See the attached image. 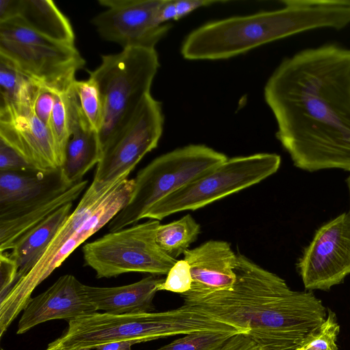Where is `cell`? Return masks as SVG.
Masks as SVG:
<instances>
[{
    "label": "cell",
    "mask_w": 350,
    "mask_h": 350,
    "mask_svg": "<svg viewBox=\"0 0 350 350\" xmlns=\"http://www.w3.org/2000/svg\"><path fill=\"white\" fill-rule=\"evenodd\" d=\"M264 97L296 167L350 172V49L330 42L285 57Z\"/></svg>",
    "instance_id": "cell-1"
},
{
    "label": "cell",
    "mask_w": 350,
    "mask_h": 350,
    "mask_svg": "<svg viewBox=\"0 0 350 350\" xmlns=\"http://www.w3.org/2000/svg\"><path fill=\"white\" fill-rule=\"evenodd\" d=\"M236 280L207 295L182 294L184 304L245 332L265 350H299L326 319L311 291H294L285 280L237 254Z\"/></svg>",
    "instance_id": "cell-2"
},
{
    "label": "cell",
    "mask_w": 350,
    "mask_h": 350,
    "mask_svg": "<svg viewBox=\"0 0 350 350\" xmlns=\"http://www.w3.org/2000/svg\"><path fill=\"white\" fill-rule=\"evenodd\" d=\"M282 8L206 23L184 39L180 53L189 60L228 59L306 31L344 29L350 24V0H283Z\"/></svg>",
    "instance_id": "cell-3"
},
{
    "label": "cell",
    "mask_w": 350,
    "mask_h": 350,
    "mask_svg": "<svg viewBox=\"0 0 350 350\" xmlns=\"http://www.w3.org/2000/svg\"><path fill=\"white\" fill-rule=\"evenodd\" d=\"M234 327L193 306L183 304L164 312L116 315L95 312L68 321L59 338L70 349H94L111 342L137 340L141 342L198 332L233 334Z\"/></svg>",
    "instance_id": "cell-4"
},
{
    "label": "cell",
    "mask_w": 350,
    "mask_h": 350,
    "mask_svg": "<svg viewBox=\"0 0 350 350\" xmlns=\"http://www.w3.org/2000/svg\"><path fill=\"white\" fill-rule=\"evenodd\" d=\"M159 67L155 49L127 48L102 55L100 64L88 70L98 86L103 103V120L98 133L103 152L150 94Z\"/></svg>",
    "instance_id": "cell-5"
},
{
    "label": "cell",
    "mask_w": 350,
    "mask_h": 350,
    "mask_svg": "<svg viewBox=\"0 0 350 350\" xmlns=\"http://www.w3.org/2000/svg\"><path fill=\"white\" fill-rule=\"evenodd\" d=\"M228 159L214 149L191 144L161 155L137 173L128 202L108 223L109 232L143 219L158 201Z\"/></svg>",
    "instance_id": "cell-6"
},
{
    "label": "cell",
    "mask_w": 350,
    "mask_h": 350,
    "mask_svg": "<svg viewBox=\"0 0 350 350\" xmlns=\"http://www.w3.org/2000/svg\"><path fill=\"white\" fill-rule=\"evenodd\" d=\"M0 57L33 81L56 91L70 87L85 63L75 45L47 38L16 17L0 22Z\"/></svg>",
    "instance_id": "cell-7"
},
{
    "label": "cell",
    "mask_w": 350,
    "mask_h": 350,
    "mask_svg": "<svg viewBox=\"0 0 350 350\" xmlns=\"http://www.w3.org/2000/svg\"><path fill=\"white\" fill-rule=\"evenodd\" d=\"M281 157L258 153L228 159L155 203L143 219L161 220L183 211H195L257 184L275 174Z\"/></svg>",
    "instance_id": "cell-8"
},
{
    "label": "cell",
    "mask_w": 350,
    "mask_h": 350,
    "mask_svg": "<svg viewBox=\"0 0 350 350\" xmlns=\"http://www.w3.org/2000/svg\"><path fill=\"white\" fill-rule=\"evenodd\" d=\"M159 220L149 219L121 230L109 232L82 247L85 265L97 278H109L131 273L167 274L178 260L157 244Z\"/></svg>",
    "instance_id": "cell-9"
},
{
    "label": "cell",
    "mask_w": 350,
    "mask_h": 350,
    "mask_svg": "<svg viewBox=\"0 0 350 350\" xmlns=\"http://www.w3.org/2000/svg\"><path fill=\"white\" fill-rule=\"evenodd\" d=\"M163 126L162 104L150 94L104 149L92 183L101 189L129 176L142 159L157 148Z\"/></svg>",
    "instance_id": "cell-10"
},
{
    "label": "cell",
    "mask_w": 350,
    "mask_h": 350,
    "mask_svg": "<svg viewBox=\"0 0 350 350\" xmlns=\"http://www.w3.org/2000/svg\"><path fill=\"white\" fill-rule=\"evenodd\" d=\"M304 287L328 291L350 275V213L320 226L297 264Z\"/></svg>",
    "instance_id": "cell-11"
},
{
    "label": "cell",
    "mask_w": 350,
    "mask_h": 350,
    "mask_svg": "<svg viewBox=\"0 0 350 350\" xmlns=\"http://www.w3.org/2000/svg\"><path fill=\"white\" fill-rule=\"evenodd\" d=\"M163 0H98L106 9L92 20L105 40L127 48L155 49L172 27L160 24L158 11Z\"/></svg>",
    "instance_id": "cell-12"
},
{
    "label": "cell",
    "mask_w": 350,
    "mask_h": 350,
    "mask_svg": "<svg viewBox=\"0 0 350 350\" xmlns=\"http://www.w3.org/2000/svg\"><path fill=\"white\" fill-rule=\"evenodd\" d=\"M134 187V179L119 180L102 201L94 213L63 244L43 266L31 269L14 284L1 305L10 313L18 315L29 301L35 288L88 238L108 224L126 204Z\"/></svg>",
    "instance_id": "cell-13"
},
{
    "label": "cell",
    "mask_w": 350,
    "mask_h": 350,
    "mask_svg": "<svg viewBox=\"0 0 350 350\" xmlns=\"http://www.w3.org/2000/svg\"><path fill=\"white\" fill-rule=\"evenodd\" d=\"M0 139L36 170L62 165L50 129L36 116L32 105L0 107Z\"/></svg>",
    "instance_id": "cell-14"
},
{
    "label": "cell",
    "mask_w": 350,
    "mask_h": 350,
    "mask_svg": "<svg viewBox=\"0 0 350 350\" xmlns=\"http://www.w3.org/2000/svg\"><path fill=\"white\" fill-rule=\"evenodd\" d=\"M81 283L70 274L59 277L47 290L31 298L23 309L17 334L42 323L54 319L68 321L97 312L90 302Z\"/></svg>",
    "instance_id": "cell-15"
},
{
    "label": "cell",
    "mask_w": 350,
    "mask_h": 350,
    "mask_svg": "<svg viewBox=\"0 0 350 350\" xmlns=\"http://www.w3.org/2000/svg\"><path fill=\"white\" fill-rule=\"evenodd\" d=\"M183 254L192 279L191 289L185 293L207 295L228 289L234 284L237 254L228 243L211 240Z\"/></svg>",
    "instance_id": "cell-16"
},
{
    "label": "cell",
    "mask_w": 350,
    "mask_h": 350,
    "mask_svg": "<svg viewBox=\"0 0 350 350\" xmlns=\"http://www.w3.org/2000/svg\"><path fill=\"white\" fill-rule=\"evenodd\" d=\"M60 168L0 172V217L38 203L69 189Z\"/></svg>",
    "instance_id": "cell-17"
},
{
    "label": "cell",
    "mask_w": 350,
    "mask_h": 350,
    "mask_svg": "<svg viewBox=\"0 0 350 350\" xmlns=\"http://www.w3.org/2000/svg\"><path fill=\"white\" fill-rule=\"evenodd\" d=\"M69 96L70 136L60 169L66 182L74 185L83 180V176L100 161L103 149L98 133L80 109L72 85Z\"/></svg>",
    "instance_id": "cell-18"
},
{
    "label": "cell",
    "mask_w": 350,
    "mask_h": 350,
    "mask_svg": "<svg viewBox=\"0 0 350 350\" xmlns=\"http://www.w3.org/2000/svg\"><path fill=\"white\" fill-rule=\"evenodd\" d=\"M12 17L55 41L75 45L72 25L53 1L0 0V21Z\"/></svg>",
    "instance_id": "cell-19"
},
{
    "label": "cell",
    "mask_w": 350,
    "mask_h": 350,
    "mask_svg": "<svg viewBox=\"0 0 350 350\" xmlns=\"http://www.w3.org/2000/svg\"><path fill=\"white\" fill-rule=\"evenodd\" d=\"M164 279L150 275L133 284L116 287L83 285L84 292L96 310L120 315L152 312L153 299Z\"/></svg>",
    "instance_id": "cell-20"
},
{
    "label": "cell",
    "mask_w": 350,
    "mask_h": 350,
    "mask_svg": "<svg viewBox=\"0 0 350 350\" xmlns=\"http://www.w3.org/2000/svg\"><path fill=\"white\" fill-rule=\"evenodd\" d=\"M81 180L64 191L6 216L0 217V252L13 247L29 232L64 205L73 202L87 187Z\"/></svg>",
    "instance_id": "cell-21"
},
{
    "label": "cell",
    "mask_w": 350,
    "mask_h": 350,
    "mask_svg": "<svg viewBox=\"0 0 350 350\" xmlns=\"http://www.w3.org/2000/svg\"><path fill=\"white\" fill-rule=\"evenodd\" d=\"M72 204L73 202H70L59 208L13 247L9 256L16 262L18 268L15 283L23 278L41 258L59 228L72 213Z\"/></svg>",
    "instance_id": "cell-22"
},
{
    "label": "cell",
    "mask_w": 350,
    "mask_h": 350,
    "mask_svg": "<svg viewBox=\"0 0 350 350\" xmlns=\"http://www.w3.org/2000/svg\"><path fill=\"white\" fill-rule=\"evenodd\" d=\"M38 85L0 57V107L32 105Z\"/></svg>",
    "instance_id": "cell-23"
},
{
    "label": "cell",
    "mask_w": 350,
    "mask_h": 350,
    "mask_svg": "<svg viewBox=\"0 0 350 350\" xmlns=\"http://www.w3.org/2000/svg\"><path fill=\"white\" fill-rule=\"evenodd\" d=\"M200 232V224L187 214L178 220L160 225L156 240L167 254L176 259L197 239Z\"/></svg>",
    "instance_id": "cell-24"
},
{
    "label": "cell",
    "mask_w": 350,
    "mask_h": 350,
    "mask_svg": "<svg viewBox=\"0 0 350 350\" xmlns=\"http://www.w3.org/2000/svg\"><path fill=\"white\" fill-rule=\"evenodd\" d=\"M71 86L63 90L55 91L54 107L49 124L62 165L65 149L70 136L69 92Z\"/></svg>",
    "instance_id": "cell-25"
},
{
    "label": "cell",
    "mask_w": 350,
    "mask_h": 350,
    "mask_svg": "<svg viewBox=\"0 0 350 350\" xmlns=\"http://www.w3.org/2000/svg\"><path fill=\"white\" fill-rule=\"evenodd\" d=\"M80 109L91 126L99 133L103 120V107L98 86L89 77L86 80H75L72 84Z\"/></svg>",
    "instance_id": "cell-26"
},
{
    "label": "cell",
    "mask_w": 350,
    "mask_h": 350,
    "mask_svg": "<svg viewBox=\"0 0 350 350\" xmlns=\"http://www.w3.org/2000/svg\"><path fill=\"white\" fill-rule=\"evenodd\" d=\"M232 335L212 332L193 333L155 350H218Z\"/></svg>",
    "instance_id": "cell-27"
},
{
    "label": "cell",
    "mask_w": 350,
    "mask_h": 350,
    "mask_svg": "<svg viewBox=\"0 0 350 350\" xmlns=\"http://www.w3.org/2000/svg\"><path fill=\"white\" fill-rule=\"evenodd\" d=\"M339 331L335 313L328 310L325 321L299 350H338L336 340Z\"/></svg>",
    "instance_id": "cell-28"
},
{
    "label": "cell",
    "mask_w": 350,
    "mask_h": 350,
    "mask_svg": "<svg viewBox=\"0 0 350 350\" xmlns=\"http://www.w3.org/2000/svg\"><path fill=\"white\" fill-rule=\"evenodd\" d=\"M192 279L190 267L185 260H177L172 267L167 278L159 286V291H167L184 294L190 291Z\"/></svg>",
    "instance_id": "cell-29"
},
{
    "label": "cell",
    "mask_w": 350,
    "mask_h": 350,
    "mask_svg": "<svg viewBox=\"0 0 350 350\" xmlns=\"http://www.w3.org/2000/svg\"><path fill=\"white\" fill-rule=\"evenodd\" d=\"M55 90L38 83L32 102L36 116L49 127L55 103Z\"/></svg>",
    "instance_id": "cell-30"
},
{
    "label": "cell",
    "mask_w": 350,
    "mask_h": 350,
    "mask_svg": "<svg viewBox=\"0 0 350 350\" xmlns=\"http://www.w3.org/2000/svg\"><path fill=\"white\" fill-rule=\"evenodd\" d=\"M18 268L16 262L3 252L0 254V294L4 299L13 287L18 275Z\"/></svg>",
    "instance_id": "cell-31"
},
{
    "label": "cell",
    "mask_w": 350,
    "mask_h": 350,
    "mask_svg": "<svg viewBox=\"0 0 350 350\" xmlns=\"http://www.w3.org/2000/svg\"><path fill=\"white\" fill-rule=\"evenodd\" d=\"M36 169L15 150L0 139V172Z\"/></svg>",
    "instance_id": "cell-32"
},
{
    "label": "cell",
    "mask_w": 350,
    "mask_h": 350,
    "mask_svg": "<svg viewBox=\"0 0 350 350\" xmlns=\"http://www.w3.org/2000/svg\"><path fill=\"white\" fill-rule=\"evenodd\" d=\"M218 350H265L253 338L245 332L232 335Z\"/></svg>",
    "instance_id": "cell-33"
},
{
    "label": "cell",
    "mask_w": 350,
    "mask_h": 350,
    "mask_svg": "<svg viewBox=\"0 0 350 350\" xmlns=\"http://www.w3.org/2000/svg\"><path fill=\"white\" fill-rule=\"evenodd\" d=\"M228 1L214 0H174L176 21L186 16L199 8L209 6L212 4L227 3Z\"/></svg>",
    "instance_id": "cell-34"
},
{
    "label": "cell",
    "mask_w": 350,
    "mask_h": 350,
    "mask_svg": "<svg viewBox=\"0 0 350 350\" xmlns=\"http://www.w3.org/2000/svg\"><path fill=\"white\" fill-rule=\"evenodd\" d=\"M141 342L137 340H126L111 342L96 346V350H132L131 347Z\"/></svg>",
    "instance_id": "cell-35"
},
{
    "label": "cell",
    "mask_w": 350,
    "mask_h": 350,
    "mask_svg": "<svg viewBox=\"0 0 350 350\" xmlns=\"http://www.w3.org/2000/svg\"><path fill=\"white\" fill-rule=\"evenodd\" d=\"M1 350H3L1 349ZM45 350H77L64 347L60 341L59 338L49 344Z\"/></svg>",
    "instance_id": "cell-36"
},
{
    "label": "cell",
    "mask_w": 350,
    "mask_h": 350,
    "mask_svg": "<svg viewBox=\"0 0 350 350\" xmlns=\"http://www.w3.org/2000/svg\"><path fill=\"white\" fill-rule=\"evenodd\" d=\"M346 183H347V189H348L349 196V203H350V175L346 179ZM349 213H350V206H349Z\"/></svg>",
    "instance_id": "cell-37"
},
{
    "label": "cell",
    "mask_w": 350,
    "mask_h": 350,
    "mask_svg": "<svg viewBox=\"0 0 350 350\" xmlns=\"http://www.w3.org/2000/svg\"><path fill=\"white\" fill-rule=\"evenodd\" d=\"M77 350H91V349H88V348H80V349H78Z\"/></svg>",
    "instance_id": "cell-38"
}]
</instances>
